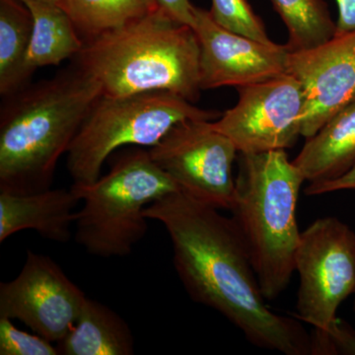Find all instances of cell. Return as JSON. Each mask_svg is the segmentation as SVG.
Wrapping results in <instances>:
<instances>
[{
	"label": "cell",
	"instance_id": "cell-10",
	"mask_svg": "<svg viewBox=\"0 0 355 355\" xmlns=\"http://www.w3.org/2000/svg\"><path fill=\"white\" fill-rule=\"evenodd\" d=\"M86 299L53 259L27 250L19 275L0 284V318L19 320L58 343L76 324Z\"/></svg>",
	"mask_w": 355,
	"mask_h": 355
},
{
	"label": "cell",
	"instance_id": "cell-4",
	"mask_svg": "<svg viewBox=\"0 0 355 355\" xmlns=\"http://www.w3.org/2000/svg\"><path fill=\"white\" fill-rule=\"evenodd\" d=\"M305 179L286 150L239 153L232 217L266 300L279 297L295 272L301 231L299 193Z\"/></svg>",
	"mask_w": 355,
	"mask_h": 355
},
{
	"label": "cell",
	"instance_id": "cell-9",
	"mask_svg": "<svg viewBox=\"0 0 355 355\" xmlns=\"http://www.w3.org/2000/svg\"><path fill=\"white\" fill-rule=\"evenodd\" d=\"M232 109L211 121L242 154L286 150L301 137L303 99L300 83L291 74L237 88Z\"/></svg>",
	"mask_w": 355,
	"mask_h": 355
},
{
	"label": "cell",
	"instance_id": "cell-23",
	"mask_svg": "<svg viewBox=\"0 0 355 355\" xmlns=\"http://www.w3.org/2000/svg\"><path fill=\"white\" fill-rule=\"evenodd\" d=\"M345 190H355V165L347 174L334 181L322 184H309L305 193L308 196H319Z\"/></svg>",
	"mask_w": 355,
	"mask_h": 355
},
{
	"label": "cell",
	"instance_id": "cell-25",
	"mask_svg": "<svg viewBox=\"0 0 355 355\" xmlns=\"http://www.w3.org/2000/svg\"><path fill=\"white\" fill-rule=\"evenodd\" d=\"M338 18L336 22V35L355 33V0H336Z\"/></svg>",
	"mask_w": 355,
	"mask_h": 355
},
{
	"label": "cell",
	"instance_id": "cell-3",
	"mask_svg": "<svg viewBox=\"0 0 355 355\" xmlns=\"http://www.w3.org/2000/svg\"><path fill=\"white\" fill-rule=\"evenodd\" d=\"M74 60L100 84L102 96L167 91L191 103L200 99L197 34L159 8L84 41Z\"/></svg>",
	"mask_w": 355,
	"mask_h": 355
},
{
	"label": "cell",
	"instance_id": "cell-24",
	"mask_svg": "<svg viewBox=\"0 0 355 355\" xmlns=\"http://www.w3.org/2000/svg\"><path fill=\"white\" fill-rule=\"evenodd\" d=\"M335 354L355 355V331L338 320L331 334Z\"/></svg>",
	"mask_w": 355,
	"mask_h": 355
},
{
	"label": "cell",
	"instance_id": "cell-2",
	"mask_svg": "<svg viewBox=\"0 0 355 355\" xmlns=\"http://www.w3.org/2000/svg\"><path fill=\"white\" fill-rule=\"evenodd\" d=\"M100 84L76 64L4 98L0 114V193L28 195L51 189Z\"/></svg>",
	"mask_w": 355,
	"mask_h": 355
},
{
	"label": "cell",
	"instance_id": "cell-6",
	"mask_svg": "<svg viewBox=\"0 0 355 355\" xmlns=\"http://www.w3.org/2000/svg\"><path fill=\"white\" fill-rule=\"evenodd\" d=\"M221 114L198 108L167 91L121 97L101 96L67 151V170L73 184L94 183L101 177L103 165L116 149L127 146L151 148L181 121H214Z\"/></svg>",
	"mask_w": 355,
	"mask_h": 355
},
{
	"label": "cell",
	"instance_id": "cell-22",
	"mask_svg": "<svg viewBox=\"0 0 355 355\" xmlns=\"http://www.w3.org/2000/svg\"><path fill=\"white\" fill-rule=\"evenodd\" d=\"M159 9L178 22L193 25V6L190 0H154Z\"/></svg>",
	"mask_w": 355,
	"mask_h": 355
},
{
	"label": "cell",
	"instance_id": "cell-11",
	"mask_svg": "<svg viewBox=\"0 0 355 355\" xmlns=\"http://www.w3.org/2000/svg\"><path fill=\"white\" fill-rule=\"evenodd\" d=\"M193 29L200 44L202 90L239 88L288 73L286 44L263 43L229 31L212 19L209 11L197 6Z\"/></svg>",
	"mask_w": 355,
	"mask_h": 355
},
{
	"label": "cell",
	"instance_id": "cell-16",
	"mask_svg": "<svg viewBox=\"0 0 355 355\" xmlns=\"http://www.w3.org/2000/svg\"><path fill=\"white\" fill-rule=\"evenodd\" d=\"M21 1L29 8L33 18L27 58V69L31 76L40 67L62 64L80 53L83 39L60 4L43 0Z\"/></svg>",
	"mask_w": 355,
	"mask_h": 355
},
{
	"label": "cell",
	"instance_id": "cell-20",
	"mask_svg": "<svg viewBox=\"0 0 355 355\" xmlns=\"http://www.w3.org/2000/svg\"><path fill=\"white\" fill-rule=\"evenodd\" d=\"M209 12L217 24L229 31L263 43H273L265 24L248 0H212Z\"/></svg>",
	"mask_w": 355,
	"mask_h": 355
},
{
	"label": "cell",
	"instance_id": "cell-19",
	"mask_svg": "<svg viewBox=\"0 0 355 355\" xmlns=\"http://www.w3.org/2000/svg\"><path fill=\"white\" fill-rule=\"evenodd\" d=\"M286 25L291 51L309 50L336 36V25L324 0H270Z\"/></svg>",
	"mask_w": 355,
	"mask_h": 355
},
{
	"label": "cell",
	"instance_id": "cell-14",
	"mask_svg": "<svg viewBox=\"0 0 355 355\" xmlns=\"http://www.w3.org/2000/svg\"><path fill=\"white\" fill-rule=\"evenodd\" d=\"M292 161L309 184L326 183L347 174L355 165V98L306 139Z\"/></svg>",
	"mask_w": 355,
	"mask_h": 355
},
{
	"label": "cell",
	"instance_id": "cell-5",
	"mask_svg": "<svg viewBox=\"0 0 355 355\" xmlns=\"http://www.w3.org/2000/svg\"><path fill=\"white\" fill-rule=\"evenodd\" d=\"M71 189L83 202L76 212V241L89 254L105 259L132 253L148 231L144 209L180 191L141 148L119 154L105 176Z\"/></svg>",
	"mask_w": 355,
	"mask_h": 355
},
{
	"label": "cell",
	"instance_id": "cell-1",
	"mask_svg": "<svg viewBox=\"0 0 355 355\" xmlns=\"http://www.w3.org/2000/svg\"><path fill=\"white\" fill-rule=\"evenodd\" d=\"M219 210L176 191L149 205L144 216L167 230L177 275L195 302L220 313L254 347L312 354V336L297 318L266 305L244 238Z\"/></svg>",
	"mask_w": 355,
	"mask_h": 355
},
{
	"label": "cell",
	"instance_id": "cell-13",
	"mask_svg": "<svg viewBox=\"0 0 355 355\" xmlns=\"http://www.w3.org/2000/svg\"><path fill=\"white\" fill-rule=\"evenodd\" d=\"M80 198L71 188L13 195L0 193V243L31 229L50 241L69 243Z\"/></svg>",
	"mask_w": 355,
	"mask_h": 355
},
{
	"label": "cell",
	"instance_id": "cell-8",
	"mask_svg": "<svg viewBox=\"0 0 355 355\" xmlns=\"http://www.w3.org/2000/svg\"><path fill=\"white\" fill-rule=\"evenodd\" d=\"M149 153L180 191L216 209H232V167L239 153L226 135L212 127L211 121L177 123Z\"/></svg>",
	"mask_w": 355,
	"mask_h": 355
},
{
	"label": "cell",
	"instance_id": "cell-12",
	"mask_svg": "<svg viewBox=\"0 0 355 355\" xmlns=\"http://www.w3.org/2000/svg\"><path fill=\"white\" fill-rule=\"evenodd\" d=\"M287 72L302 88L301 137L307 139L355 98V33L289 51Z\"/></svg>",
	"mask_w": 355,
	"mask_h": 355
},
{
	"label": "cell",
	"instance_id": "cell-21",
	"mask_svg": "<svg viewBox=\"0 0 355 355\" xmlns=\"http://www.w3.org/2000/svg\"><path fill=\"white\" fill-rule=\"evenodd\" d=\"M51 343L37 334L19 330L12 320L0 318V355L60 354Z\"/></svg>",
	"mask_w": 355,
	"mask_h": 355
},
{
	"label": "cell",
	"instance_id": "cell-17",
	"mask_svg": "<svg viewBox=\"0 0 355 355\" xmlns=\"http://www.w3.org/2000/svg\"><path fill=\"white\" fill-rule=\"evenodd\" d=\"M33 18L21 0H0V94L6 98L28 85Z\"/></svg>",
	"mask_w": 355,
	"mask_h": 355
},
{
	"label": "cell",
	"instance_id": "cell-7",
	"mask_svg": "<svg viewBox=\"0 0 355 355\" xmlns=\"http://www.w3.org/2000/svg\"><path fill=\"white\" fill-rule=\"evenodd\" d=\"M295 272L296 318L314 329L312 354H329L336 312L355 292V232L336 217L316 219L301 232Z\"/></svg>",
	"mask_w": 355,
	"mask_h": 355
},
{
	"label": "cell",
	"instance_id": "cell-15",
	"mask_svg": "<svg viewBox=\"0 0 355 355\" xmlns=\"http://www.w3.org/2000/svg\"><path fill=\"white\" fill-rule=\"evenodd\" d=\"M57 347L64 355H132L135 340L118 313L87 297L76 324Z\"/></svg>",
	"mask_w": 355,
	"mask_h": 355
},
{
	"label": "cell",
	"instance_id": "cell-27",
	"mask_svg": "<svg viewBox=\"0 0 355 355\" xmlns=\"http://www.w3.org/2000/svg\"><path fill=\"white\" fill-rule=\"evenodd\" d=\"M354 294H355V292H354ZM354 314H355V300H354ZM354 331H355V329H354Z\"/></svg>",
	"mask_w": 355,
	"mask_h": 355
},
{
	"label": "cell",
	"instance_id": "cell-26",
	"mask_svg": "<svg viewBox=\"0 0 355 355\" xmlns=\"http://www.w3.org/2000/svg\"><path fill=\"white\" fill-rule=\"evenodd\" d=\"M43 1L53 2V3L60 4V0H43Z\"/></svg>",
	"mask_w": 355,
	"mask_h": 355
},
{
	"label": "cell",
	"instance_id": "cell-18",
	"mask_svg": "<svg viewBox=\"0 0 355 355\" xmlns=\"http://www.w3.org/2000/svg\"><path fill=\"white\" fill-rule=\"evenodd\" d=\"M83 41L118 29L157 9L154 0H60Z\"/></svg>",
	"mask_w": 355,
	"mask_h": 355
}]
</instances>
